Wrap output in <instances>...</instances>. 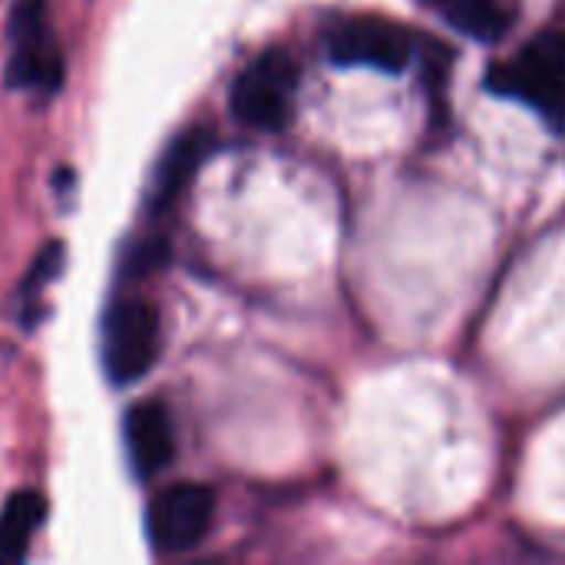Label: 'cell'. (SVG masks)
<instances>
[{
  "mask_svg": "<svg viewBox=\"0 0 565 565\" xmlns=\"http://www.w3.org/2000/svg\"><path fill=\"white\" fill-rule=\"evenodd\" d=\"M129 467L139 480L159 477L175 457V424L162 401H139L122 420Z\"/></svg>",
  "mask_w": 565,
  "mask_h": 565,
  "instance_id": "obj_7",
  "label": "cell"
},
{
  "mask_svg": "<svg viewBox=\"0 0 565 565\" xmlns=\"http://www.w3.org/2000/svg\"><path fill=\"white\" fill-rule=\"evenodd\" d=\"M162 351L159 311L139 298H116L103 315V367L116 387L142 381Z\"/></svg>",
  "mask_w": 565,
  "mask_h": 565,
  "instance_id": "obj_4",
  "label": "cell"
},
{
  "mask_svg": "<svg viewBox=\"0 0 565 565\" xmlns=\"http://www.w3.org/2000/svg\"><path fill=\"white\" fill-rule=\"evenodd\" d=\"M212 149H215V136L209 129H189V132L175 136L169 142V149L162 152V159L156 162L149 209L166 212L182 195V189L192 182V175L199 172V166L209 159Z\"/></svg>",
  "mask_w": 565,
  "mask_h": 565,
  "instance_id": "obj_8",
  "label": "cell"
},
{
  "mask_svg": "<svg viewBox=\"0 0 565 565\" xmlns=\"http://www.w3.org/2000/svg\"><path fill=\"white\" fill-rule=\"evenodd\" d=\"M298 93V63L288 50L271 46L258 53L232 83V116L258 132H275L291 119Z\"/></svg>",
  "mask_w": 565,
  "mask_h": 565,
  "instance_id": "obj_2",
  "label": "cell"
},
{
  "mask_svg": "<svg viewBox=\"0 0 565 565\" xmlns=\"http://www.w3.org/2000/svg\"><path fill=\"white\" fill-rule=\"evenodd\" d=\"M10 56L3 83L23 93H56L63 86V50L46 20V0H17L10 10Z\"/></svg>",
  "mask_w": 565,
  "mask_h": 565,
  "instance_id": "obj_3",
  "label": "cell"
},
{
  "mask_svg": "<svg viewBox=\"0 0 565 565\" xmlns=\"http://www.w3.org/2000/svg\"><path fill=\"white\" fill-rule=\"evenodd\" d=\"M493 93L513 96L546 116L565 113V33L546 30L503 60L487 76Z\"/></svg>",
  "mask_w": 565,
  "mask_h": 565,
  "instance_id": "obj_1",
  "label": "cell"
},
{
  "mask_svg": "<svg viewBox=\"0 0 565 565\" xmlns=\"http://www.w3.org/2000/svg\"><path fill=\"white\" fill-rule=\"evenodd\" d=\"M328 53L338 66L401 73L414 60V33L384 17H344L328 30Z\"/></svg>",
  "mask_w": 565,
  "mask_h": 565,
  "instance_id": "obj_6",
  "label": "cell"
},
{
  "mask_svg": "<svg viewBox=\"0 0 565 565\" xmlns=\"http://www.w3.org/2000/svg\"><path fill=\"white\" fill-rule=\"evenodd\" d=\"M215 520V493L205 483H172L146 507V536L156 553L195 550Z\"/></svg>",
  "mask_w": 565,
  "mask_h": 565,
  "instance_id": "obj_5",
  "label": "cell"
},
{
  "mask_svg": "<svg viewBox=\"0 0 565 565\" xmlns=\"http://www.w3.org/2000/svg\"><path fill=\"white\" fill-rule=\"evenodd\" d=\"M166 255H169V245H166L162 238H149V242H142V245H136L132 255H129V275L142 278V275L152 271L159 262H166Z\"/></svg>",
  "mask_w": 565,
  "mask_h": 565,
  "instance_id": "obj_12",
  "label": "cell"
},
{
  "mask_svg": "<svg viewBox=\"0 0 565 565\" xmlns=\"http://www.w3.org/2000/svg\"><path fill=\"white\" fill-rule=\"evenodd\" d=\"M444 10L473 40H500L516 23V0H444Z\"/></svg>",
  "mask_w": 565,
  "mask_h": 565,
  "instance_id": "obj_10",
  "label": "cell"
},
{
  "mask_svg": "<svg viewBox=\"0 0 565 565\" xmlns=\"http://www.w3.org/2000/svg\"><path fill=\"white\" fill-rule=\"evenodd\" d=\"M63 271V245L60 242H53V245H46L43 252H40V258L33 262V268L23 275V305H33L36 298H40V291L56 278Z\"/></svg>",
  "mask_w": 565,
  "mask_h": 565,
  "instance_id": "obj_11",
  "label": "cell"
},
{
  "mask_svg": "<svg viewBox=\"0 0 565 565\" xmlns=\"http://www.w3.org/2000/svg\"><path fill=\"white\" fill-rule=\"evenodd\" d=\"M46 523V497L36 490L13 493L0 510V565L26 559L33 533Z\"/></svg>",
  "mask_w": 565,
  "mask_h": 565,
  "instance_id": "obj_9",
  "label": "cell"
}]
</instances>
